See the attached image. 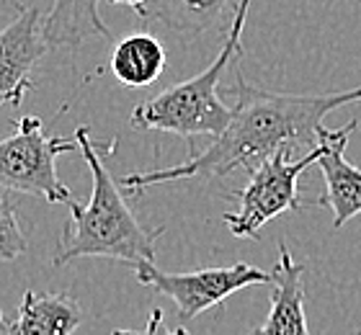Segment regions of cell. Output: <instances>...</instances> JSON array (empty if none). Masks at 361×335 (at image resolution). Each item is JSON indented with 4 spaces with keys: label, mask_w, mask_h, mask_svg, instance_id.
<instances>
[{
    "label": "cell",
    "mask_w": 361,
    "mask_h": 335,
    "mask_svg": "<svg viewBox=\"0 0 361 335\" xmlns=\"http://www.w3.org/2000/svg\"><path fill=\"white\" fill-rule=\"evenodd\" d=\"M29 250L18 222V209L11 199H0V261H16Z\"/></svg>",
    "instance_id": "5bb4252c"
},
{
    "label": "cell",
    "mask_w": 361,
    "mask_h": 335,
    "mask_svg": "<svg viewBox=\"0 0 361 335\" xmlns=\"http://www.w3.org/2000/svg\"><path fill=\"white\" fill-rule=\"evenodd\" d=\"M253 0H238L233 11V29L227 34L225 44L219 49L204 73L196 78L171 85L163 93H158L150 101H142L132 111V124L137 129H147V132H173L183 140H194V137H217L230 121L233 109L222 101L219 96V80L225 75L227 65L233 62L235 54H240V39L245 21H248V11Z\"/></svg>",
    "instance_id": "3957f363"
},
{
    "label": "cell",
    "mask_w": 361,
    "mask_h": 335,
    "mask_svg": "<svg viewBox=\"0 0 361 335\" xmlns=\"http://www.w3.org/2000/svg\"><path fill=\"white\" fill-rule=\"evenodd\" d=\"M166 47L152 34H129L114 47L111 73L127 88H145L166 70Z\"/></svg>",
    "instance_id": "4fadbf2b"
},
{
    "label": "cell",
    "mask_w": 361,
    "mask_h": 335,
    "mask_svg": "<svg viewBox=\"0 0 361 335\" xmlns=\"http://www.w3.org/2000/svg\"><path fill=\"white\" fill-rule=\"evenodd\" d=\"M235 109L227 127L212 137V145L202 152H191L188 160L173 168L132 173L119 181L127 191L173 183L186 178H225L238 168L253 171L261 160L284 147H317L325 132L323 119L346 104L361 101V85L328 93H279L245 83L238 75Z\"/></svg>",
    "instance_id": "6da1fadb"
},
{
    "label": "cell",
    "mask_w": 361,
    "mask_h": 335,
    "mask_svg": "<svg viewBox=\"0 0 361 335\" xmlns=\"http://www.w3.org/2000/svg\"><path fill=\"white\" fill-rule=\"evenodd\" d=\"M227 8L230 0H145L135 13L140 21L163 26L173 34L199 37L222 23Z\"/></svg>",
    "instance_id": "7c38bea8"
},
{
    "label": "cell",
    "mask_w": 361,
    "mask_h": 335,
    "mask_svg": "<svg viewBox=\"0 0 361 335\" xmlns=\"http://www.w3.org/2000/svg\"><path fill=\"white\" fill-rule=\"evenodd\" d=\"M83 320L80 305L70 294H42L26 289L16 320L6 335H73Z\"/></svg>",
    "instance_id": "30bf717a"
},
{
    "label": "cell",
    "mask_w": 361,
    "mask_h": 335,
    "mask_svg": "<svg viewBox=\"0 0 361 335\" xmlns=\"http://www.w3.org/2000/svg\"><path fill=\"white\" fill-rule=\"evenodd\" d=\"M75 142L90 171L88 204L68 201L70 219L54 250V266H68L78 258H111L135 268L137 263L155 261V240L163 227H142L121 194V183L106 168L104 155L114 152L116 142L98 147L88 127L75 129Z\"/></svg>",
    "instance_id": "7a4b0ae2"
},
{
    "label": "cell",
    "mask_w": 361,
    "mask_h": 335,
    "mask_svg": "<svg viewBox=\"0 0 361 335\" xmlns=\"http://www.w3.org/2000/svg\"><path fill=\"white\" fill-rule=\"evenodd\" d=\"M359 129V119H351L346 127H325L317 142V168L323 171L325 194L312 207L333 212V227L341 230L351 217L361 214V168L346 160V145Z\"/></svg>",
    "instance_id": "ba28073f"
},
{
    "label": "cell",
    "mask_w": 361,
    "mask_h": 335,
    "mask_svg": "<svg viewBox=\"0 0 361 335\" xmlns=\"http://www.w3.org/2000/svg\"><path fill=\"white\" fill-rule=\"evenodd\" d=\"M101 0H54L49 16L42 21V37L49 49L78 47L88 39H109L111 31L101 18Z\"/></svg>",
    "instance_id": "8fae6325"
},
{
    "label": "cell",
    "mask_w": 361,
    "mask_h": 335,
    "mask_svg": "<svg viewBox=\"0 0 361 335\" xmlns=\"http://www.w3.org/2000/svg\"><path fill=\"white\" fill-rule=\"evenodd\" d=\"M135 276L137 281L150 286L152 291L173 299L180 322L194 320L212 307L222 305L235 291L248 289L253 284L271 281L269 271L250 266L245 261L219 268H199V271H186V274H168V271H160L155 261H145L135 266Z\"/></svg>",
    "instance_id": "8992f818"
},
{
    "label": "cell",
    "mask_w": 361,
    "mask_h": 335,
    "mask_svg": "<svg viewBox=\"0 0 361 335\" xmlns=\"http://www.w3.org/2000/svg\"><path fill=\"white\" fill-rule=\"evenodd\" d=\"M302 266L289 245H279V258L271 271V307L264 325L248 335H310L305 317V284Z\"/></svg>",
    "instance_id": "9c48e42d"
},
{
    "label": "cell",
    "mask_w": 361,
    "mask_h": 335,
    "mask_svg": "<svg viewBox=\"0 0 361 335\" xmlns=\"http://www.w3.org/2000/svg\"><path fill=\"white\" fill-rule=\"evenodd\" d=\"M0 325H3V312H0Z\"/></svg>",
    "instance_id": "ac0fdd59"
},
{
    "label": "cell",
    "mask_w": 361,
    "mask_h": 335,
    "mask_svg": "<svg viewBox=\"0 0 361 335\" xmlns=\"http://www.w3.org/2000/svg\"><path fill=\"white\" fill-rule=\"evenodd\" d=\"M111 335H176L166 328V320H163V310H152L150 320H147V328L145 330H114Z\"/></svg>",
    "instance_id": "9a60e30c"
},
{
    "label": "cell",
    "mask_w": 361,
    "mask_h": 335,
    "mask_svg": "<svg viewBox=\"0 0 361 335\" xmlns=\"http://www.w3.org/2000/svg\"><path fill=\"white\" fill-rule=\"evenodd\" d=\"M75 147V137H49L39 116H21L16 132L0 140V188L68 204L73 191L57 176V157Z\"/></svg>",
    "instance_id": "277c9868"
},
{
    "label": "cell",
    "mask_w": 361,
    "mask_h": 335,
    "mask_svg": "<svg viewBox=\"0 0 361 335\" xmlns=\"http://www.w3.org/2000/svg\"><path fill=\"white\" fill-rule=\"evenodd\" d=\"M359 335H361V333H359Z\"/></svg>",
    "instance_id": "d6986e66"
},
{
    "label": "cell",
    "mask_w": 361,
    "mask_h": 335,
    "mask_svg": "<svg viewBox=\"0 0 361 335\" xmlns=\"http://www.w3.org/2000/svg\"><path fill=\"white\" fill-rule=\"evenodd\" d=\"M317 160V147L310 150L307 155H300L294 160V150L284 147L269 155L266 160L253 168L248 186L235 191L233 199H238V212H225L227 230L235 238H258L264 224H269L274 217L284 212H297L302 207H312V201H302L297 194V178L305 168Z\"/></svg>",
    "instance_id": "5b68a950"
},
{
    "label": "cell",
    "mask_w": 361,
    "mask_h": 335,
    "mask_svg": "<svg viewBox=\"0 0 361 335\" xmlns=\"http://www.w3.org/2000/svg\"><path fill=\"white\" fill-rule=\"evenodd\" d=\"M49 49L39 8H21L0 31V106H18L34 88V67Z\"/></svg>",
    "instance_id": "52a82bcc"
},
{
    "label": "cell",
    "mask_w": 361,
    "mask_h": 335,
    "mask_svg": "<svg viewBox=\"0 0 361 335\" xmlns=\"http://www.w3.org/2000/svg\"><path fill=\"white\" fill-rule=\"evenodd\" d=\"M106 3H111V6H129V8H137V6H142L145 0H106Z\"/></svg>",
    "instance_id": "2e32d148"
},
{
    "label": "cell",
    "mask_w": 361,
    "mask_h": 335,
    "mask_svg": "<svg viewBox=\"0 0 361 335\" xmlns=\"http://www.w3.org/2000/svg\"><path fill=\"white\" fill-rule=\"evenodd\" d=\"M176 335H188V333H186V328H178L176 330Z\"/></svg>",
    "instance_id": "e0dca14e"
}]
</instances>
